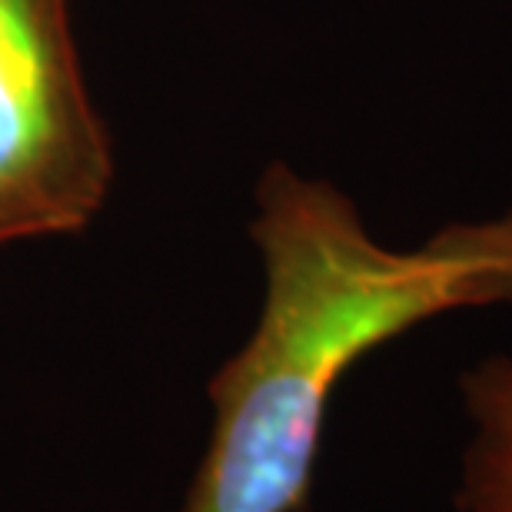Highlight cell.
I'll list each match as a JSON object with an SVG mask.
<instances>
[{"label": "cell", "instance_id": "2", "mask_svg": "<svg viewBox=\"0 0 512 512\" xmlns=\"http://www.w3.org/2000/svg\"><path fill=\"white\" fill-rule=\"evenodd\" d=\"M110 183L70 0H0V247L84 230Z\"/></svg>", "mask_w": 512, "mask_h": 512}, {"label": "cell", "instance_id": "1", "mask_svg": "<svg viewBox=\"0 0 512 512\" xmlns=\"http://www.w3.org/2000/svg\"><path fill=\"white\" fill-rule=\"evenodd\" d=\"M250 237L260 316L207 386L210 446L183 512H303L326 409L363 356L439 316L512 306V207L389 247L340 187L270 163Z\"/></svg>", "mask_w": 512, "mask_h": 512}, {"label": "cell", "instance_id": "3", "mask_svg": "<svg viewBox=\"0 0 512 512\" xmlns=\"http://www.w3.org/2000/svg\"><path fill=\"white\" fill-rule=\"evenodd\" d=\"M456 386L469 423L456 512H512V353L466 366Z\"/></svg>", "mask_w": 512, "mask_h": 512}]
</instances>
